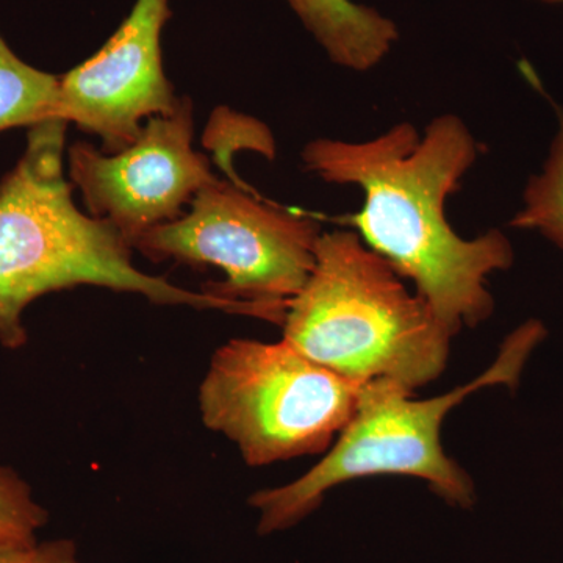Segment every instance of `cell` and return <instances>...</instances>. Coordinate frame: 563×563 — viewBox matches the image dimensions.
<instances>
[{"label": "cell", "mask_w": 563, "mask_h": 563, "mask_svg": "<svg viewBox=\"0 0 563 563\" xmlns=\"http://www.w3.org/2000/svg\"><path fill=\"white\" fill-rule=\"evenodd\" d=\"M479 144L461 118L442 114L420 135L401 122L373 140L318 139L302 151L307 172L354 185L363 207L342 218L455 333L493 313L490 274L510 268L514 246L499 231L463 240L444 214L476 163Z\"/></svg>", "instance_id": "cell-1"}, {"label": "cell", "mask_w": 563, "mask_h": 563, "mask_svg": "<svg viewBox=\"0 0 563 563\" xmlns=\"http://www.w3.org/2000/svg\"><path fill=\"white\" fill-rule=\"evenodd\" d=\"M66 129L68 122L57 118L33 125L24 155L0 181V344L24 346L29 303L79 285L139 292L166 306L263 317L257 303L184 290L135 268L133 247L118 229L81 213L73 201L63 161Z\"/></svg>", "instance_id": "cell-2"}, {"label": "cell", "mask_w": 563, "mask_h": 563, "mask_svg": "<svg viewBox=\"0 0 563 563\" xmlns=\"http://www.w3.org/2000/svg\"><path fill=\"white\" fill-rule=\"evenodd\" d=\"M282 325V340L350 383L390 379L410 391L442 376L457 335L350 231L321 233Z\"/></svg>", "instance_id": "cell-3"}, {"label": "cell", "mask_w": 563, "mask_h": 563, "mask_svg": "<svg viewBox=\"0 0 563 563\" xmlns=\"http://www.w3.org/2000/svg\"><path fill=\"white\" fill-rule=\"evenodd\" d=\"M543 336L540 322H526L507 336L490 368L435 398L413 399V391L390 379L362 385L355 412L325 457L299 479L251 496V507L258 512V532L268 536L290 529L314 512L336 485L380 474L418 477L444 501L472 506V477L444 453L440 440L444 418L481 388L517 387L526 362Z\"/></svg>", "instance_id": "cell-4"}, {"label": "cell", "mask_w": 563, "mask_h": 563, "mask_svg": "<svg viewBox=\"0 0 563 563\" xmlns=\"http://www.w3.org/2000/svg\"><path fill=\"white\" fill-rule=\"evenodd\" d=\"M361 385L290 343L235 339L211 357L199 388L202 421L239 446L251 466L331 450L350 422Z\"/></svg>", "instance_id": "cell-5"}, {"label": "cell", "mask_w": 563, "mask_h": 563, "mask_svg": "<svg viewBox=\"0 0 563 563\" xmlns=\"http://www.w3.org/2000/svg\"><path fill=\"white\" fill-rule=\"evenodd\" d=\"M188 207L147 232L135 250L155 262L218 266L228 277L203 291L266 307L284 322L288 303L313 272L318 221L225 180L202 188Z\"/></svg>", "instance_id": "cell-6"}, {"label": "cell", "mask_w": 563, "mask_h": 563, "mask_svg": "<svg viewBox=\"0 0 563 563\" xmlns=\"http://www.w3.org/2000/svg\"><path fill=\"white\" fill-rule=\"evenodd\" d=\"M69 179L91 217L109 221L132 247L180 218L202 188L217 184L210 162L192 147V107L144 122L139 139L114 154L79 141L68 151Z\"/></svg>", "instance_id": "cell-7"}, {"label": "cell", "mask_w": 563, "mask_h": 563, "mask_svg": "<svg viewBox=\"0 0 563 563\" xmlns=\"http://www.w3.org/2000/svg\"><path fill=\"white\" fill-rule=\"evenodd\" d=\"M169 0H136L102 49L60 77L57 118L102 140L114 154L139 139L144 122L179 106L163 68Z\"/></svg>", "instance_id": "cell-8"}, {"label": "cell", "mask_w": 563, "mask_h": 563, "mask_svg": "<svg viewBox=\"0 0 563 563\" xmlns=\"http://www.w3.org/2000/svg\"><path fill=\"white\" fill-rule=\"evenodd\" d=\"M328 57L365 73L388 57L399 40L395 22L354 0H284Z\"/></svg>", "instance_id": "cell-9"}, {"label": "cell", "mask_w": 563, "mask_h": 563, "mask_svg": "<svg viewBox=\"0 0 563 563\" xmlns=\"http://www.w3.org/2000/svg\"><path fill=\"white\" fill-rule=\"evenodd\" d=\"M58 88L60 77L21 60L0 35V132L57 118Z\"/></svg>", "instance_id": "cell-10"}, {"label": "cell", "mask_w": 563, "mask_h": 563, "mask_svg": "<svg viewBox=\"0 0 563 563\" xmlns=\"http://www.w3.org/2000/svg\"><path fill=\"white\" fill-rule=\"evenodd\" d=\"M542 172L533 174L525 188L523 206L510 225L540 233L563 251V110Z\"/></svg>", "instance_id": "cell-11"}, {"label": "cell", "mask_w": 563, "mask_h": 563, "mask_svg": "<svg viewBox=\"0 0 563 563\" xmlns=\"http://www.w3.org/2000/svg\"><path fill=\"white\" fill-rule=\"evenodd\" d=\"M49 515L33 498L31 487L0 466V544L32 547Z\"/></svg>", "instance_id": "cell-12"}, {"label": "cell", "mask_w": 563, "mask_h": 563, "mask_svg": "<svg viewBox=\"0 0 563 563\" xmlns=\"http://www.w3.org/2000/svg\"><path fill=\"white\" fill-rule=\"evenodd\" d=\"M0 563H80L76 543L54 540L32 547L0 544Z\"/></svg>", "instance_id": "cell-13"}, {"label": "cell", "mask_w": 563, "mask_h": 563, "mask_svg": "<svg viewBox=\"0 0 563 563\" xmlns=\"http://www.w3.org/2000/svg\"><path fill=\"white\" fill-rule=\"evenodd\" d=\"M543 2H550V3H563V0H543Z\"/></svg>", "instance_id": "cell-14"}]
</instances>
